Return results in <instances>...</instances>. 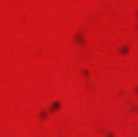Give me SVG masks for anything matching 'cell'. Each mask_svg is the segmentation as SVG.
<instances>
[{
    "mask_svg": "<svg viewBox=\"0 0 138 137\" xmlns=\"http://www.w3.org/2000/svg\"><path fill=\"white\" fill-rule=\"evenodd\" d=\"M137 91L138 92V88L137 89Z\"/></svg>",
    "mask_w": 138,
    "mask_h": 137,
    "instance_id": "obj_3",
    "label": "cell"
},
{
    "mask_svg": "<svg viewBox=\"0 0 138 137\" xmlns=\"http://www.w3.org/2000/svg\"><path fill=\"white\" fill-rule=\"evenodd\" d=\"M12 64H12V65H11V67H15V66H13V64H15V63H12Z\"/></svg>",
    "mask_w": 138,
    "mask_h": 137,
    "instance_id": "obj_2",
    "label": "cell"
},
{
    "mask_svg": "<svg viewBox=\"0 0 138 137\" xmlns=\"http://www.w3.org/2000/svg\"><path fill=\"white\" fill-rule=\"evenodd\" d=\"M129 50L130 48L128 46H125L120 49V51L122 54L126 55L129 53Z\"/></svg>",
    "mask_w": 138,
    "mask_h": 137,
    "instance_id": "obj_1",
    "label": "cell"
}]
</instances>
